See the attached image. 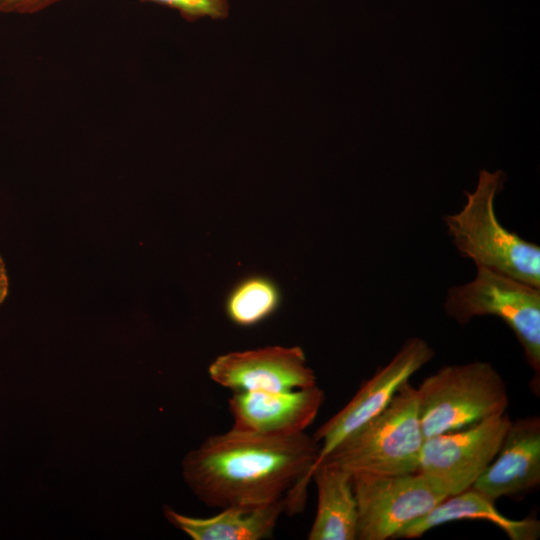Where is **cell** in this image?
<instances>
[{"instance_id":"cell-1","label":"cell","mask_w":540,"mask_h":540,"mask_svg":"<svg viewBox=\"0 0 540 540\" xmlns=\"http://www.w3.org/2000/svg\"><path fill=\"white\" fill-rule=\"evenodd\" d=\"M318 454V442L306 432L269 436L231 428L189 451L182 474L206 506L257 507L285 497L293 515L305 506Z\"/></svg>"},{"instance_id":"cell-2","label":"cell","mask_w":540,"mask_h":540,"mask_svg":"<svg viewBox=\"0 0 540 540\" xmlns=\"http://www.w3.org/2000/svg\"><path fill=\"white\" fill-rule=\"evenodd\" d=\"M505 178L500 170H481L475 190L465 192L463 208L443 220L458 252L477 267L540 288V247L506 229L495 212Z\"/></svg>"},{"instance_id":"cell-3","label":"cell","mask_w":540,"mask_h":540,"mask_svg":"<svg viewBox=\"0 0 540 540\" xmlns=\"http://www.w3.org/2000/svg\"><path fill=\"white\" fill-rule=\"evenodd\" d=\"M424 441L416 387L407 381L379 414L345 437L319 464L351 475L416 472Z\"/></svg>"},{"instance_id":"cell-4","label":"cell","mask_w":540,"mask_h":540,"mask_svg":"<svg viewBox=\"0 0 540 540\" xmlns=\"http://www.w3.org/2000/svg\"><path fill=\"white\" fill-rule=\"evenodd\" d=\"M425 439L506 413L507 386L487 361L446 365L416 388Z\"/></svg>"},{"instance_id":"cell-5","label":"cell","mask_w":540,"mask_h":540,"mask_svg":"<svg viewBox=\"0 0 540 540\" xmlns=\"http://www.w3.org/2000/svg\"><path fill=\"white\" fill-rule=\"evenodd\" d=\"M446 314L460 325L479 316H496L514 332L534 371L540 376V288L507 275L477 267L475 278L451 287L444 301ZM537 392V391H536Z\"/></svg>"},{"instance_id":"cell-6","label":"cell","mask_w":540,"mask_h":540,"mask_svg":"<svg viewBox=\"0 0 540 540\" xmlns=\"http://www.w3.org/2000/svg\"><path fill=\"white\" fill-rule=\"evenodd\" d=\"M358 540H386L427 514L447 494L419 471L351 475Z\"/></svg>"},{"instance_id":"cell-7","label":"cell","mask_w":540,"mask_h":540,"mask_svg":"<svg viewBox=\"0 0 540 540\" xmlns=\"http://www.w3.org/2000/svg\"><path fill=\"white\" fill-rule=\"evenodd\" d=\"M510 423L503 413L426 438L418 471L447 496L471 488L496 457Z\"/></svg>"},{"instance_id":"cell-8","label":"cell","mask_w":540,"mask_h":540,"mask_svg":"<svg viewBox=\"0 0 540 540\" xmlns=\"http://www.w3.org/2000/svg\"><path fill=\"white\" fill-rule=\"evenodd\" d=\"M433 356L432 347L424 339H407L392 359L365 380L350 401L314 432L319 454L313 470L345 437L379 414L401 385Z\"/></svg>"},{"instance_id":"cell-9","label":"cell","mask_w":540,"mask_h":540,"mask_svg":"<svg viewBox=\"0 0 540 540\" xmlns=\"http://www.w3.org/2000/svg\"><path fill=\"white\" fill-rule=\"evenodd\" d=\"M208 374L213 382L232 392L292 391L317 385L314 371L297 346L229 352L212 361Z\"/></svg>"},{"instance_id":"cell-10","label":"cell","mask_w":540,"mask_h":540,"mask_svg":"<svg viewBox=\"0 0 540 540\" xmlns=\"http://www.w3.org/2000/svg\"><path fill=\"white\" fill-rule=\"evenodd\" d=\"M325 400L318 384L292 391L232 392L228 409L232 428L269 436H291L314 422Z\"/></svg>"},{"instance_id":"cell-11","label":"cell","mask_w":540,"mask_h":540,"mask_svg":"<svg viewBox=\"0 0 540 540\" xmlns=\"http://www.w3.org/2000/svg\"><path fill=\"white\" fill-rule=\"evenodd\" d=\"M539 484L540 417L511 420L496 457L472 487L496 501Z\"/></svg>"},{"instance_id":"cell-12","label":"cell","mask_w":540,"mask_h":540,"mask_svg":"<svg viewBox=\"0 0 540 540\" xmlns=\"http://www.w3.org/2000/svg\"><path fill=\"white\" fill-rule=\"evenodd\" d=\"M460 520L490 522L511 540H536L540 535V522L535 517L508 518L496 508L495 500L471 487L446 497L427 514L403 528L396 538H418L437 526Z\"/></svg>"},{"instance_id":"cell-13","label":"cell","mask_w":540,"mask_h":540,"mask_svg":"<svg viewBox=\"0 0 540 540\" xmlns=\"http://www.w3.org/2000/svg\"><path fill=\"white\" fill-rule=\"evenodd\" d=\"M286 499L257 507H227L207 518H195L164 508L166 519L193 540H262L272 535Z\"/></svg>"},{"instance_id":"cell-14","label":"cell","mask_w":540,"mask_h":540,"mask_svg":"<svg viewBox=\"0 0 540 540\" xmlns=\"http://www.w3.org/2000/svg\"><path fill=\"white\" fill-rule=\"evenodd\" d=\"M317 489V509L308 533L309 540H355L357 504L351 474L326 463L311 475Z\"/></svg>"},{"instance_id":"cell-15","label":"cell","mask_w":540,"mask_h":540,"mask_svg":"<svg viewBox=\"0 0 540 540\" xmlns=\"http://www.w3.org/2000/svg\"><path fill=\"white\" fill-rule=\"evenodd\" d=\"M276 287L267 279L255 277L242 282L227 302L230 319L241 326H252L267 318L278 305Z\"/></svg>"},{"instance_id":"cell-16","label":"cell","mask_w":540,"mask_h":540,"mask_svg":"<svg viewBox=\"0 0 540 540\" xmlns=\"http://www.w3.org/2000/svg\"><path fill=\"white\" fill-rule=\"evenodd\" d=\"M174 9L187 21L201 18L221 20L229 15L227 0H143Z\"/></svg>"},{"instance_id":"cell-17","label":"cell","mask_w":540,"mask_h":540,"mask_svg":"<svg viewBox=\"0 0 540 540\" xmlns=\"http://www.w3.org/2000/svg\"><path fill=\"white\" fill-rule=\"evenodd\" d=\"M64 0H0V13L33 14Z\"/></svg>"},{"instance_id":"cell-18","label":"cell","mask_w":540,"mask_h":540,"mask_svg":"<svg viewBox=\"0 0 540 540\" xmlns=\"http://www.w3.org/2000/svg\"><path fill=\"white\" fill-rule=\"evenodd\" d=\"M8 293V278L6 275L5 265L0 257V305L5 300Z\"/></svg>"}]
</instances>
